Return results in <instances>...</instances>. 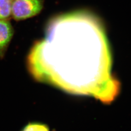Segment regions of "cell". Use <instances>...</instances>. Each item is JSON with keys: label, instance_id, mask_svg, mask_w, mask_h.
Listing matches in <instances>:
<instances>
[{"label": "cell", "instance_id": "1", "mask_svg": "<svg viewBox=\"0 0 131 131\" xmlns=\"http://www.w3.org/2000/svg\"><path fill=\"white\" fill-rule=\"evenodd\" d=\"M111 62L102 24L95 16L83 11L51 19L45 37L30 52L27 65L37 81L109 104L120 90L111 73Z\"/></svg>", "mask_w": 131, "mask_h": 131}, {"label": "cell", "instance_id": "2", "mask_svg": "<svg viewBox=\"0 0 131 131\" xmlns=\"http://www.w3.org/2000/svg\"><path fill=\"white\" fill-rule=\"evenodd\" d=\"M42 8L41 0H13L11 16L16 21L22 20L38 15Z\"/></svg>", "mask_w": 131, "mask_h": 131}, {"label": "cell", "instance_id": "3", "mask_svg": "<svg viewBox=\"0 0 131 131\" xmlns=\"http://www.w3.org/2000/svg\"><path fill=\"white\" fill-rule=\"evenodd\" d=\"M14 33V29L8 19L0 20V59L5 57Z\"/></svg>", "mask_w": 131, "mask_h": 131}, {"label": "cell", "instance_id": "4", "mask_svg": "<svg viewBox=\"0 0 131 131\" xmlns=\"http://www.w3.org/2000/svg\"><path fill=\"white\" fill-rule=\"evenodd\" d=\"M13 0H0V20L8 19L11 17Z\"/></svg>", "mask_w": 131, "mask_h": 131}, {"label": "cell", "instance_id": "5", "mask_svg": "<svg viewBox=\"0 0 131 131\" xmlns=\"http://www.w3.org/2000/svg\"><path fill=\"white\" fill-rule=\"evenodd\" d=\"M20 131H50V130L49 127L45 124L32 122L28 123Z\"/></svg>", "mask_w": 131, "mask_h": 131}]
</instances>
